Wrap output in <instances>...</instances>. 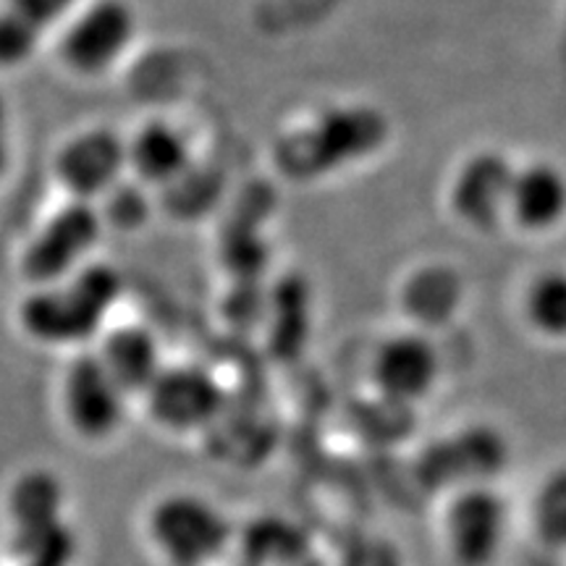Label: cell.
I'll return each instance as SVG.
<instances>
[{
    "label": "cell",
    "instance_id": "6da1fadb",
    "mask_svg": "<svg viewBox=\"0 0 566 566\" xmlns=\"http://www.w3.org/2000/svg\"><path fill=\"white\" fill-rule=\"evenodd\" d=\"M122 275L105 263H87L51 286H34L21 302L24 334L45 346H82L103 331L122 296Z\"/></svg>",
    "mask_w": 566,
    "mask_h": 566
},
{
    "label": "cell",
    "instance_id": "7a4b0ae2",
    "mask_svg": "<svg viewBox=\"0 0 566 566\" xmlns=\"http://www.w3.org/2000/svg\"><path fill=\"white\" fill-rule=\"evenodd\" d=\"M147 535L168 566H210L229 548L231 525L205 495L174 491L155 501Z\"/></svg>",
    "mask_w": 566,
    "mask_h": 566
},
{
    "label": "cell",
    "instance_id": "3957f363",
    "mask_svg": "<svg viewBox=\"0 0 566 566\" xmlns=\"http://www.w3.org/2000/svg\"><path fill=\"white\" fill-rule=\"evenodd\" d=\"M137 27L129 0H90L63 24L61 59L76 76L108 74L129 53Z\"/></svg>",
    "mask_w": 566,
    "mask_h": 566
},
{
    "label": "cell",
    "instance_id": "277c9868",
    "mask_svg": "<svg viewBox=\"0 0 566 566\" xmlns=\"http://www.w3.org/2000/svg\"><path fill=\"white\" fill-rule=\"evenodd\" d=\"M103 216L97 205L71 200L55 210L21 254V271L34 286H51L90 263V254L103 237Z\"/></svg>",
    "mask_w": 566,
    "mask_h": 566
},
{
    "label": "cell",
    "instance_id": "5b68a950",
    "mask_svg": "<svg viewBox=\"0 0 566 566\" xmlns=\"http://www.w3.org/2000/svg\"><path fill=\"white\" fill-rule=\"evenodd\" d=\"M129 394L113 380L95 352H84L66 367L61 407L69 428L84 441H108L126 420Z\"/></svg>",
    "mask_w": 566,
    "mask_h": 566
},
{
    "label": "cell",
    "instance_id": "8992f818",
    "mask_svg": "<svg viewBox=\"0 0 566 566\" xmlns=\"http://www.w3.org/2000/svg\"><path fill=\"white\" fill-rule=\"evenodd\" d=\"M509 506L493 488H462L443 514V541L457 566H491L506 543Z\"/></svg>",
    "mask_w": 566,
    "mask_h": 566
},
{
    "label": "cell",
    "instance_id": "52a82bcc",
    "mask_svg": "<svg viewBox=\"0 0 566 566\" xmlns=\"http://www.w3.org/2000/svg\"><path fill=\"white\" fill-rule=\"evenodd\" d=\"M142 399L158 428L184 436L216 420L223 409V388L202 367L166 365Z\"/></svg>",
    "mask_w": 566,
    "mask_h": 566
},
{
    "label": "cell",
    "instance_id": "ba28073f",
    "mask_svg": "<svg viewBox=\"0 0 566 566\" xmlns=\"http://www.w3.org/2000/svg\"><path fill=\"white\" fill-rule=\"evenodd\" d=\"M129 171V153L122 134L105 126L74 134L55 155V179L71 200L101 202Z\"/></svg>",
    "mask_w": 566,
    "mask_h": 566
},
{
    "label": "cell",
    "instance_id": "9c48e42d",
    "mask_svg": "<svg viewBox=\"0 0 566 566\" xmlns=\"http://www.w3.org/2000/svg\"><path fill=\"white\" fill-rule=\"evenodd\" d=\"M370 375L384 399L422 401L441 378V357L424 336L399 334L375 349Z\"/></svg>",
    "mask_w": 566,
    "mask_h": 566
},
{
    "label": "cell",
    "instance_id": "30bf717a",
    "mask_svg": "<svg viewBox=\"0 0 566 566\" xmlns=\"http://www.w3.org/2000/svg\"><path fill=\"white\" fill-rule=\"evenodd\" d=\"M129 171L145 187H168L192 166V150L184 134L168 122H150L126 139Z\"/></svg>",
    "mask_w": 566,
    "mask_h": 566
},
{
    "label": "cell",
    "instance_id": "8fae6325",
    "mask_svg": "<svg viewBox=\"0 0 566 566\" xmlns=\"http://www.w3.org/2000/svg\"><path fill=\"white\" fill-rule=\"evenodd\" d=\"M118 386L129 396H145L163 373V352L158 338L142 325H122L105 334L95 352Z\"/></svg>",
    "mask_w": 566,
    "mask_h": 566
},
{
    "label": "cell",
    "instance_id": "7c38bea8",
    "mask_svg": "<svg viewBox=\"0 0 566 566\" xmlns=\"http://www.w3.org/2000/svg\"><path fill=\"white\" fill-rule=\"evenodd\" d=\"M506 208L514 221L530 231L556 226L566 216V179L554 166L537 163L512 176Z\"/></svg>",
    "mask_w": 566,
    "mask_h": 566
},
{
    "label": "cell",
    "instance_id": "4fadbf2b",
    "mask_svg": "<svg viewBox=\"0 0 566 566\" xmlns=\"http://www.w3.org/2000/svg\"><path fill=\"white\" fill-rule=\"evenodd\" d=\"M69 488L59 472L48 467H30L11 480L6 491V514L11 527L45 525L66 520Z\"/></svg>",
    "mask_w": 566,
    "mask_h": 566
},
{
    "label": "cell",
    "instance_id": "5bb4252c",
    "mask_svg": "<svg viewBox=\"0 0 566 566\" xmlns=\"http://www.w3.org/2000/svg\"><path fill=\"white\" fill-rule=\"evenodd\" d=\"M9 551L19 566H74L80 556V537L69 520L13 527Z\"/></svg>",
    "mask_w": 566,
    "mask_h": 566
},
{
    "label": "cell",
    "instance_id": "9a60e30c",
    "mask_svg": "<svg viewBox=\"0 0 566 566\" xmlns=\"http://www.w3.org/2000/svg\"><path fill=\"white\" fill-rule=\"evenodd\" d=\"M525 317L537 334L566 338V273L537 275L525 294Z\"/></svg>",
    "mask_w": 566,
    "mask_h": 566
},
{
    "label": "cell",
    "instance_id": "2e32d148",
    "mask_svg": "<svg viewBox=\"0 0 566 566\" xmlns=\"http://www.w3.org/2000/svg\"><path fill=\"white\" fill-rule=\"evenodd\" d=\"M504 168L506 163L501 166V163L493 158H480L475 163H470L464 176H459V184H457L459 212H464L470 221H475L480 197H483V221L488 218V212L495 210V205L499 202L506 208L509 192H491V189H488V187H499V184L512 181V174H506Z\"/></svg>",
    "mask_w": 566,
    "mask_h": 566
},
{
    "label": "cell",
    "instance_id": "e0dca14e",
    "mask_svg": "<svg viewBox=\"0 0 566 566\" xmlns=\"http://www.w3.org/2000/svg\"><path fill=\"white\" fill-rule=\"evenodd\" d=\"M42 38H45V30H40L24 13L6 3L0 9V69L11 71L27 66L40 51Z\"/></svg>",
    "mask_w": 566,
    "mask_h": 566
},
{
    "label": "cell",
    "instance_id": "ac0fdd59",
    "mask_svg": "<svg viewBox=\"0 0 566 566\" xmlns=\"http://www.w3.org/2000/svg\"><path fill=\"white\" fill-rule=\"evenodd\" d=\"M535 520L541 535L551 543L566 546V470L558 472L541 488L535 506Z\"/></svg>",
    "mask_w": 566,
    "mask_h": 566
},
{
    "label": "cell",
    "instance_id": "d6986e66",
    "mask_svg": "<svg viewBox=\"0 0 566 566\" xmlns=\"http://www.w3.org/2000/svg\"><path fill=\"white\" fill-rule=\"evenodd\" d=\"M105 210H101L103 223H113L118 229H134V226L145 223L150 202H147V189L137 184H118L108 195L103 197Z\"/></svg>",
    "mask_w": 566,
    "mask_h": 566
},
{
    "label": "cell",
    "instance_id": "ffe728a7",
    "mask_svg": "<svg viewBox=\"0 0 566 566\" xmlns=\"http://www.w3.org/2000/svg\"><path fill=\"white\" fill-rule=\"evenodd\" d=\"M11 9L24 13L27 19L34 21L40 30H53V27H63L66 21L80 11L84 0H6Z\"/></svg>",
    "mask_w": 566,
    "mask_h": 566
},
{
    "label": "cell",
    "instance_id": "44dd1931",
    "mask_svg": "<svg viewBox=\"0 0 566 566\" xmlns=\"http://www.w3.org/2000/svg\"><path fill=\"white\" fill-rule=\"evenodd\" d=\"M9 137V103H6V95L0 92V139Z\"/></svg>",
    "mask_w": 566,
    "mask_h": 566
},
{
    "label": "cell",
    "instance_id": "7402d4cb",
    "mask_svg": "<svg viewBox=\"0 0 566 566\" xmlns=\"http://www.w3.org/2000/svg\"><path fill=\"white\" fill-rule=\"evenodd\" d=\"M9 158H11L9 137H3V139H0V176H3L6 168H9Z\"/></svg>",
    "mask_w": 566,
    "mask_h": 566
},
{
    "label": "cell",
    "instance_id": "603a6c76",
    "mask_svg": "<svg viewBox=\"0 0 566 566\" xmlns=\"http://www.w3.org/2000/svg\"><path fill=\"white\" fill-rule=\"evenodd\" d=\"M13 566H19V564H13Z\"/></svg>",
    "mask_w": 566,
    "mask_h": 566
}]
</instances>
